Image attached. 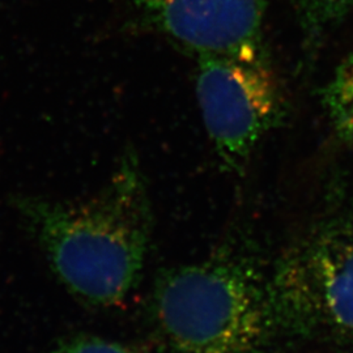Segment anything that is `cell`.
<instances>
[{
  "mask_svg": "<svg viewBox=\"0 0 353 353\" xmlns=\"http://www.w3.org/2000/svg\"><path fill=\"white\" fill-rule=\"evenodd\" d=\"M196 97L221 163L241 172L287 114L284 92L265 45L196 57Z\"/></svg>",
  "mask_w": 353,
  "mask_h": 353,
  "instance_id": "obj_4",
  "label": "cell"
},
{
  "mask_svg": "<svg viewBox=\"0 0 353 353\" xmlns=\"http://www.w3.org/2000/svg\"><path fill=\"white\" fill-rule=\"evenodd\" d=\"M271 0H130L140 26L195 57L263 43Z\"/></svg>",
  "mask_w": 353,
  "mask_h": 353,
  "instance_id": "obj_5",
  "label": "cell"
},
{
  "mask_svg": "<svg viewBox=\"0 0 353 353\" xmlns=\"http://www.w3.org/2000/svg\"><path fill=\"white\" fill-rule=\"evenodd\" d=\"M268 285L279 325L353 339V214L305 232L283 254Z\"/></svg>",
  "mask_w": 353,
  "mask_h": 353,
  "instance_id": "obj_3",
  "label": "cell"
},
{
  "mask_svg": "<svg viewBox=\"0 0 353 353\" xmlns=\"http://www.w3.org/2000/svg\"><path fill=\"white\" fill-rule=\"evenodd\" d=\"M151 310L170 353H265L279 325L268 281L228 252L161 271Z\"/></svg>",
  "mask_w": 353,
  "mask_h": 353,
  "instance_id": "obj_2",
  "label": "cell"
},
{
  "mask_svg": "<svg viewBox=\"0 0 353 353\" xmlns=\"http://www.w3.org/2000/svg\"><path fill=\"white\" fill-rule=\"evenodd\" d=\"M51 272L80 303L112 307L139 284L153 211L138 154L127 150L110 181L79 201H13Z\"/></svg>",
  "mask_w": 353,
  "mask_h": 353,
  "instance_id": "obj_1",
  "label": "cell"
},
{
  "mask_svg": "<svg viewBox=\"0 0 353 353\" xmlns=\"http://www.w3.org/2000/svg\"><path fill=\"white\" fill-rule=\"evenodd\" d=\"M305 48L313 52L353 11V0H294Z\"/></svg>",
  "mask_w": 353,
  "mask_h": 353,
  "instance_id": "obj_7",
  "label": "cell"
},
{
  "mask_svg": "<svg viewBox=\"0 0 353 353\" xmlns=\"http://www.w3.org/2000/svg\"><path fill=\"white\" fill-rule=\"evenodd\" d=\"M46 353H143L123 343L108 341L94 335H77L61 341Z\"/></svg>",
  "mask_w": 353,
  "mask_h": 353,
  "instance_id": "obj_8",
  "label": "cell"
},
{
  "mask_svg": "<svg viewBox=\"0 0 353 353\" xmlns=\"http://www.w3.org/2000/svg\"><path fill=\"white\" fill-rule=\"evenodd\" d=\"M322 103L335 135L353 148V52L335 68L322 92Z\"/></svg>",
  "mask_w": 353,
  "mask_h": 353,
  "instance_id": "obj_6",
  "label": "cell"
}]
</instances>
